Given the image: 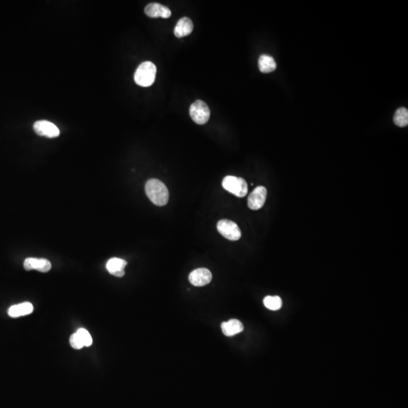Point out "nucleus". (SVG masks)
<instances>
[{
    "mask_svg": "<svg viewBox=\"0 0 408 408\" xmlns=\"http://www.w3.org/2000/svg\"><path fill=\"white\" fill-rule=\"evenodd\" d=\"M222 187L230 193L238 198H244L248 192V186L242 178L229 175L224 178Z\"/></svg>",
    "mask_w": 408,
    "mask_h": 408,
    "instance_id": "obj_3",
    "label": "nucleus"
},
{
    "mask_svg": "<svg viewBox=\"0 0 408 408\" xmlns=\"http://www.w3.org/2000/svg\"><path fill=\"white\" fill-rule=\"evenodd\" d=\"M267 198V189L263 186L255 188L248 198L247 204L249 209L258 210L264 206Z\"/></svg>",
    "mask_w": 408,
    "mask_h": 408,
    "instance_id": "obj_6",
    "label": "nucleus"
},
{
    "mask_svg": "<svg viewBox=\"0 0 408 408\" xmlns=\"http://www.w3.org/2000/svg\"><path fill=\"white\" fill-rule=\"evenodd\" d=\"M25 270H36L46 273L52 269V264L46 258H27L24 263Z\"/></svg>",
    "mask_w": 408,
    "mask_h": 408,
    "instance_id": "obj_9",
    "label": "nucleus"
},
{
    "mask_svg": "<svg viewBox=\"0 0 408 408\" xmlns=\"http://www.w3.org/2000/svg\"><path fill=\"white\" fill-rule=\"evenodd\" d=\"M394 122L399 127H405L408 124V110L405 107H400L394 115Z\"/></svg>",
    "mask_w": 408,
    "mask_h": 408,
    "instance_id": "obj_16",
    "label": "nucleus"
},
{
    "mask_svg": "<svg viewBox=\"0 0 408 408\" xmlns=\"http://www.w3.org/2000/svg\"><path fill=\"white\" fill-rule=\"evenodd\" d=\"M127 265L126 260L120 258H112L108 260L106 264V269L108 271L109 273L113 275L114 276L122 278L124 276V269Z\"/></svg>",
    "mask_w": 408,
    "mask_h": 408,
    "instance_id": "obj_11",
    "label": "nucleus"
},
{
    "mask_svg": "<svg viewBox=\"0 0 408 408\" xmlns=\"http://www.w3.org/2000/svg\"><path fill=\"white\" fill-rule=\"evenodd\" d=\"M144 12L150 18H169L172 14L169 8L155 3L147 5L144 9Z\"/></svg>",
    "mask_w": 408,
    "mask_h": 408,
    "instance_id": "obj_10",
    "label": "nucleus"
},
{
    "mask_svg": "<svg viewBox=\"0 0 408 408\" xmlns=\"http://www.w3.org/2000/svg\"><path fill=\"white\" fill-rule=\"evenodd\" d=\"M33 312V305L30 303H23L21 304L15 305L11 306L8 310V314L12 318H18L30 315Z\"/></svg>",
    "mask_w": 408,
    "mask_h": 408,
    "instance_id": "obj_13",
    "label": "nucleus"
},
{
    "mask_svg": "<svg viewBox=\"0 0 408 408\" xmlns=\"http://www.w3.org/2000/svg\"><path fill=\"white\" fill-rule=\"evenodd\" d=\"M221 327L223 333L226 337H233L244 330V325L238 319H232L227 322H223Z\"/></svg>",
    "mask_w": 408,
    "mask_h": 408,
    "instance_id": "obj_14",
    "label": "nucleus"
},
{
    "mask_svg": "<svg viewBox=\"0 0 408 408\" xmlns=\"http://www.w3.org/2000/svg\"><path fill=\"white\" fill-rule=\"evenodd\" d=\"M70 344L71 347L75 349H81L82 348L84 347L83 343H82L81 339L78 337V334L73 333L70 337Z\"/></svg>",
    "mask_w": 408,
    "mask_h": 408,
    "instance_id": "obj_19",
    "label": "nucleus"
},
{
    "mask_svg": "<svg viewBox=\"0 0 408 408\" xmlns=\"http://www.w3.org/2000/svg\"><path fill=\"white\" fill-rule=\"evenodd\" d=\"M263 303L267 309L272 311L279 310L282 306V300L278 295L275 296L268 295L263 300Z\"/></svg>",
    "mask_w": 408,
    "mask_h": 408,
    "instance_id": "obj_17",
    "label": "nucleus"
},
{
    "mask_svg": "<svg viewBox=\"0 0 408 408\" xmlns=\"http://www.w3.org/2000/svg\"><path fill=\"white\" fill-rule=\"evenodd\" d=\"M145 192L147 198L156 206H165L169 201V191L164 183L159 179L149 180L145 184Z\"/></svg>",
    "mask_w": 408,
    "mask_h": 408,
    "instance_id": "obj_1",
    "label": "nucleus"
},
{
    "mask_svg": "<svg viewBox=\"0 0 408 408\" xmlns=\"http://www.w3.org/2000/svg\"><path fill=\"white\" fill-rule=\"evenodd\" d=\"M217 229L220 235L229 241H238L241 238V229L235 221L231 220H220L217 224Z\"/></svg>",
    "mask_w": 408,
    "mask_h": 408,
    "instance_id": "obj_4",
    "label": "nucleus"
},
{
    "mask_svg": "<svg viewBox=\"0 0 408 408\" xmlns=\"http://www.w3.org/2000/svg\"><path fill=\"white\" fill-rule=\"evenodd\" d=\"M258 67L263 73H271L277 68V64L272 56L263 55L258 58Z\"/></svg>",
    "mask_w": 408,
    "mask_h": 408,
    "instance_id": "obj_15",
    "label": "nucleus"
},
{
    "mask_svg": "<svg viewBox=\"0 0 408 408\" xmlns=\"http://www.w3.org/2000/svg\"><path fill=\"white\" fill-rule=\"evenodd\" d=\"M156 73L157 67L155 64L151 61H144L135 70L134 80L138 86L149 87L155 83Z\"/></svg>",
    "mask_w": 408,
    "mask_h": 408,
    "instance_id": "obj_2",
    "label": "nucleus"
},
{
    "mask_svg": "<svg viewBox=\"0 0 408 408\" xmlns=\"http://www.w3.org/2000/svg\"><path fill=\"white\" fill-rule=\"evenodd\" d=\"M77 334H78V337H79L80 339H81L83 346H87V347L92 346V337H91L90 333H89V332H88L86 329H83V328H82V329H78V332H77Z\"/></svg>",
    "mask_w": 408,
    "mask_h": 408,
    "instance_id": "obj_18",
    "label": "nucleus"
},
{
    "mask_svg": "<svg viewBox=\"0 0 408 408\" xmlns=\"http://www.w3.org/2000/svg\"><path fill=\"white\" fill-rule=\"evenodd\" d=\"M194 24L192 20L187 17L181 18L175 25L174 29V34L178 38H182L189 36L193 31Z\"/></svg>",
    "mask_w": 408,
    "mask_h": 408,
    "instance_id": "obj_12",
    "label": "nucleus"
},
{
    "mask_svg": "<svg viewBox=\"0 0 408 408\" xmlns=\"http://www.w3.org/2000/svg\"><path fill=\"white\" fill-rule=\"evenodd\" d=\"M190 116L197 124L204 125L210 118V110L206 102L197 100L191 105Z\"/></svg>",
    "mask_w": 408,
    "mask_h": 408,
    "instance_id": "obj_5",
    "label": "nucleus"
},
{
    "mask_svg": "<svg viewBox=\"0 0 408 408\" xmlns=\"http://www.w3.org/2000/svg\"><path fill=\"white\" fill-rule=\"evenodd\" d=\"M212 278V273L207 269H198L191 272L189 279L192 285L203 286L209 284Z\"/></svg>",
    "mask_w": 408,
    "mask_h": 408,
    "instance_id": "obj_8",
    "label": "nucleus"
},
{
    "mask_svg": "<svg viewBox=\"0 0 408 408\" xmlns=\"http://www.w3.org/2000/svg\"><path fill=\"white\" fill-rule=\"evenodd\" d=\"M33 129L38 135L47 138H56L59 136V129L54 123L48 121H36L33 124Z\"/></svg>",
    "mask_w": 408,
    "mask_h": 408,
    "instance_id": "obj_7",
    "label": "nucleus"
}]
</instances>
